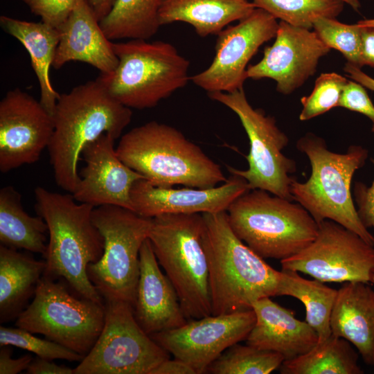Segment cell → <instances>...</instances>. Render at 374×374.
I'll return each instance as SVG.
<instances>
[{"label": "cell", "mask_w": 374, "mask_h": 374, "mask_svg": "<svg viewBox=\"0 0 374 374\" xmlns=\"http://www.w3.org/2000/svg\"><path fill=\"white\" fill-rule=\"evenodd\" d=\"M337 293L338 290L317 279L304 278L296 271H280L277 296H290L303 303L305 321L317 332L318 343L332 335L330 320Z\"/></svg>", "instance_id": "obj_28"}, {"label": "cell", "mask_w": 374, "mask_h": 374, "mask_svg": "<svg viewBox=\"0 0 374 374\" xmlns=\"http://www.w3.org/2000/svg\"><path fill=\"white\" fill-rule=\"evenodd\" d=\"M255 8L248 0H163L159 20L160 26L188 23L199 36L205 37L217 35L229 24L246 17Z\"/></svg>", "instance_id": "obj_25"}, {"label": "cell", "mask_w": 374, "mask_h": 374, "mask_svg": "<svg viewBox=\"0 0 374 374\" xmlns=\"http://www.w3.org/2000/svg\"><path fill=\"white\" fill-rule=\"evenodd\" d=\"M296 148L306 154L312 170L305 182L293 179V201L304 207L318 224L334 221L374 246V236L359 217L351 193L353 177L365 164L368 150L351 145L346 153L334 152L322 138L310 132L298 140Z\"/></svg>", "instance_id": "obj_5"}, {"label": "cell", "mask_w": 374, "mask_h": 374, "mask_svg": "<svg viewBox=\"0 0 374 374\" xmlns=\"http://www.w3.org/2000/svg\"><path fill=\"white\" fill-rule=\"evenodd\" d=\"M91 217L103 237L104 251L97 262L88 265V277L105 301H122L134 307L140 250L152 218L114 205L95 207Z\"/></svg>", "instance_id": "obj_9"}, {"label": "cell", "mask_w": 374, "mask_h": 374, "mask_svg": "<svg viewBox=\"0 0 374 374\" xmlns=\"http://www.w3.org/2000/svg\"><path fill=\"white\" fill-rule=\"evenodd\" d=\"M330 325L332 334L353 345L364 362L374 366V290L346 282L338 290Z\"/></svg>", "instance_id": "obj_23"}, {"label": "cell", "mask_w": 374, "mask_h": 374, "mask_svg": "<svg viewBox=\"0 0 374 374\" xmlns=\"http://www.w3.org/2000/svg\"><path fill=\"white\" fill-rule=\"evenodd\" d=\"M56 280L42 276L33 301L16 319L15 326L84 357L103 330L105 304L74 295L66 281Z\"/></svg>", "instance_id": "obj_10"}, {"label": "cell", "mask_w": 374, "mask_h": 374, "mask_svg": "<svg viewBox=\"0 0 374 374\" xmlns=\"http://www.w3.org/2000/svg\"><path fill=\"white\" fill-rule=\"evenodd\" d=\"M284 357L274 351L235 344L208 368L213 374H269L280 368Z\"/></svg>", "instance_id": "obj_31"}, {"label": "cell", "mask_w": 374, "mask_h": 374, "mask_svg": "<svg viewBox=\"0 0 374 374\" xmlns=\"http://www.w3.org/2000/svg\"><path fill=\"white\" fill-rule=\"evenodd\" d=\"M357 24L362 26L374 28V19L360 20L357 22Z\"/></svg>", "instance_id": "obj_46"}, {"label": "cell", "mask_w": 374, "mask_h": 374, "mask_svg": "<svg viewBox=\"0 0 374 374\" xmlns=\"http://www.w3.org/2000/svg\"><path fill=\"white\" fill-rule=\"evenodd\" d=\"M344 71L350 79L374 91V79L363 72L360 68L346 62Z\"/></svg>", "instance_id": "obj_43"}, {"label": "cell", "mask_w": 374, "mask_h": 374, "mask_svg": "<svg viewBox=\"0 0 374 374\" xmlns=\"http://www.w3.org/2000/svg\"><path fill=\"white\" fill-rule=\"evenodd\" d=\"M2 29L17 39L28 51L40 88L39 102L53 116L60 96L53 88L49 70L59 43L57 28L42 21L32 22L6 15L0 17Z\"/></svg>", "instance_id": "obj_24"}, {"label": "cell", "mask_w": 374, "mask_h": 374, "mask_svg": "<svg viewBox=\"0 0 374 374\" xmlns=\"http://www.w3.org/2000/svg\"><path fill=\"white\" fill-rule=\"evenodd\" d=\"M10 346H1L0 374H17L26 370L33 359L30 355H25L17 359L11 357L12 350Z\"/></svg>", "instance_id": "obj_39"}, {"label": "cell", "mask_w": 374, "mask_h": 374, "mask_svg": "<svg viewBox=\"0 0 374 374\" xmlns=\"http://www.w3.org/2000/svg\"><path fill=\"white\" fill-rule=\"evenodd\" d=\"M169 358L139 326L130 303L105 301L103 330L73 374H150Z\"/></svg>", "instance_id": "obj_12"}, {"label": "cell", "mask_w": 374, "mask_h": 374, "mask_svg": "<svg viewBox=\"0 0 374 374\" xmlns=\"http://www.w3.org/2000/svg\"><path fill=\"white\" fill-rule=\"evenodd\" d=\"M88 1L99 21L109 12L114 1V0Z\"/></svg>", "instance_id": "obj_44"}, {"label": "cell", "mask_w": 374, "mask_h": 374, "mask_svg": "<svg viewBox=\"0 0 374 374\" xmlns=\"http://www.w3.org/2000/svg\"><path fill=\"white\" fill-rule=\"evenodd\" d=\"M312 28L321 40L330 48L339 51L347 62L358 67L362 62V27L356 24L341 23L336 18L319 17Z\"/></svg>", "instance_id": "obj_33"}, {"label": "cell", "mask_w": 374, "mask_h": 374, "mask_svg": "<svg viewBox=\"0 0 374 374\" xmlns=\"http://www.w3.org/2000/svg\"><path fill=\"white\" fill-rule=\"evenodd\" d=\"M348 81L334 72L321 73L317 78L312 93L301 100L300 121H308L337 107Z\"/></svg>", "instance_id": "obj_34"}, {"label": "cell", "mask_w": 374, "mask_h": 374, "mask_svg": "<svg viewBox=\"0 0 374 374\" xmlns=\"http://www.w3.org/2000/svg\"><path fill=\"white\" fill-rule=\"evenodd\" d=\"M279 368L282 374L364 373L351 344L332 334L305 354L285 360Z\"/></svg>", "instance_id": "obj_29"}, {"label": "cell", "mask_w": 374, "mask_h": 374, "mask_svg": "<svg viewBox=\"0 0 374 374\" xmlns=\"http://www.w3.org/2000/svg\"><path fill=\"white\" fill-rule=\"evenodd\" d=\"M35 210L48 226L49 241L44 276L63 278L71 289L85 298L103 302L90 281L87 269L104 251V239L92 221V205L77 202L71 195L35 189Z\"/></svg>", "instance_id": "obj_3"}, {"label": "cell", "mask_w": 374, "mask_h": 374, "mask_svg": "<svg viewBox=\"0 0 374 374\" xmlns=\"http://www.w3.org/2000/svg\"><path fill=\"white\" fill-rule=\"evenodd\" d=\"M115 140L103 134L84 148L81 156L85 166L72 195L77 202L94 207L114 205L132 211V188L144 177L119 159Z\"/></svg>", "instance_id": "obj_18"}, {"label": "cell", "mask_w": 374, "mask_h": 374, "mask_svg": "<svg viewBox=\"0 0 374 374\" xmlns=\"http://www.w3.org/2000/svg\"><path fill=\"white\" fill-rule=\"evenodd\" d=\"M28 374H73V369L58 365L52 360L37 357L26 369Z\"/></svg>", "instance_id": "obj_40"}, {"label": "cell", "mask_w": 374, "mask_h": 374, "mask_svg": "<svg viewBox=\"0 0 374 374\" xmlns=\"http://www.w3.org/2000/svg\"><path fill=\"white\" fill-rule=\"evenodd\" d=\"M278 28L275 17L256 8L236 25L227 26L217 35L211 64L190 80L208 93L243 88L247 64L264 43L275 37Z\"/></svg>", "instance_id": "obj_14"}, {"label": "cell", "mask_w": 374, "mask_h": 374, "mask_svg": "<svg viewBox=\"0 0 374 374\" xmlns=\"http://www.w3.org/2000/svg\"><path fill=\"white\" fill-rule=\"evenodd\" d=\"M280 264L282 269L301 272L323 283H368L374 271V246L326 220L319 223L317 235L309 246Z\"/></svg>", "instance_id": "obj_13"}, {"label": "cell", "mask_w": 374, "mask_h": 374, "mask_svg": "<svg viewBox=\"0 0 374 374\" xmlns=\"http://www.w3.org/2000/svg\"><path fill=\"white\" fill-rule=\"evenodd\" d=\"M113 48L118 65L98 79L114 99L130 109L154 107L190 80L189 61L170 43L132 39L113 42Z\"/></svg>", "instance_id": "obj_7"}, {"label": "cell", "mask_w": 374, "mask_h": 374, "mask_svg": "<svg viewBox=\"0 0 374 374\" xmlns=\"http://www.w3.org/2000/svg\"><path fill=\"white\" fill-rule=\"evenodd\" d=\"M234 233L263 258H290L316 238L319 224L300 204L250 189L226 210Z\"/></svg>", "instance_id": "obj_6"}, {"label": "cell", "mask_w": 374, "mask_h": 374, "mask_svg": "<svg viewBox=\"0 0 374 374\" xmlns=\"http://www.w3.org/2000/svg\"><path fill=\"white\" fill-rule=\"evenodd\" d=\"M53 133V116L39 101L19 88L0 102V171L37 161Z\"/></svg>", "instance_id": "obj_16"}, {"label": "cell", "mask_w": 374, "mask_h": 374, "mask_svg": "<svg viewBox=\"0 0 374 374\" xmlns=\"http://www.w3.org/2000/svg\"><path fill=\"white\" fill-rule=\"evenodd\" d=\"M202 217L212 315L247 310L260 299L277 296L280 271L234 233L226 211Z\"/></svg>", "instance_id": "obj_2"}, {"label": "cell", "mask_w": 374, "mask_h": 374, "mask_svg": "<svg viewBox=\"0 0 374 374\" xmlns=\"http://www.w3.org/2000/svg\"><path fill=\"white\" fill-rule=\"evenodd\" d=\"M140 274L134 305L135 319L149 335L176 328L188 321L172 283L161 270L150 240L140 250Z\"/></svg>", "instance_id": "obj_20"}, {"label": "cell", "mask_w": 374, "mask_h": 374, "mask_svg": "<svg viewBox=\"0 0 374 374\" xmlns=\"http://www.w3.org/2000/svg\"><path fill=\"white\" fill-rule=\"evenodd\" d=\"M250 190L245 179L231 176L223 184L208 188H174L136 181L131 190L132 211L149 218L163 214L213 213L226 211L240 195Z\"/></svg>", "instance_id": "obj_19"}, {"label": "cell", "mask_w": 374, "mask_h": 374, "mask_svg": "<svg viewBox=\"0 0 374 374\" xmlns=\"http://www.w3.org/2000/svg\"><path fill=\"white\" fill-rule=\"evenodd\" d=\"M150 374H197L195 370L186 362L175 358L166 359L157 366Z\"/></svg>", "instance_id": "obj_41"}, {"label": "cell", "mask_w": 374, "mask_h": 374, "mask_svg": "<svg viewBox=\"0 0 374 374\" xmlns=\"http://www.w3.org/2000/svg\"><path fill=\"white\" fill-rule=\"evenodd\" d=\"M46 269L45 260H37L17 249L0 245V322H9L29 305Z\"/></svg>", "instance_id": "obj_26"}, {"label": "cell", "mask_w": 374, "mask_h": 374, "mask_svg": "<svg viewBox=\"0 0 374 374\" xmlns=\"http://www.w3.org/2000/svg\"><path fill=\"white\" fill-rule=\"evenodd\" d=\"M208 96L238 116L249 138L248 168L242 170L228 166L229 172L245 179L250 189L264 190L293 201L290 175L296 170V163L283 152L289 139L277 126L274 118L253 108L243 88L232 92H209Z\"/></svg>", "instance_id": "obj_11"}, {"label": "cell", "mask_w": 374, "mask_h": 374, "mask_svg": "<svg viewBox=\"0 0 374 374\" xmlns=\"http://www.w3.org/2000/svg\"><path fill=\"white\" fill-rule=\"evenodd\" d=\"M371 283H372L374 285V271L372 274L371 278Z\"/></svg>", "instance_id": "obj_47"}, {"label": "cell", "mask_w": 374, "mask_h": 374, "mask_svg": "<svg viewBox=\"0 0 374 374\" xmlns=\"http://www.w3.org/2000/svg\"><path fill=\"white\" fill-rule=\"evenodd\" d=\"M12 346L30 351L37 357L48 360L65 359L81 362L84 357L49 339L38 338L20 328L0 327V346Z\"/></svg>", "instance_id": "obj_35"}, {"label": "cell", "mask_w": 374, "mask_h": 374, "mask_svg": "<svg viewBox=\"0 0 374 374\" xmlns=\"http://www.w3.org/2000/svg\"><path fill=\"white\" fill-rule=\"evenodd\" d=\"M59 43L52 66L57 70L71 61L89 64L110 73L118 65L113 42L103 31L88 0H78L68 18L58 27Z\"/></svg>", "instance_id": "obj_21"}, {"label": "cell", "mask_w": 374, "mask_h": 374, "mask_svg": "<svg viewBox=\"0 0 374 374\" xmlns=\"http://www.w3.org/2000/svg\"><path fill=\"white\" fill-rule=\"evenodd\" d=\"M371 161L374 165V159ZM354 197L357 214L362 224L366 229H374V179L370 186L360 181L355 182Z\"/></svg>", "instance_id": "obj_38"}, {"label": "cell", "mask_w": 374, "mask_h": 374, "mask_svg": "<svg viewBox=\"0 0 374 374\" xmlns=\"http://www.w3.org/2000/svg\"><path fill=\"white\" fill-rule=\"evenodd\" d=\"M163 0H114L109 12L100 20L109 40L148 39L160 26L159 12Z\"/></svg>", "instance_id": "obj_30"}, {"label": "cell", "mask_w": 374, "mask_h": 374, "mask_svg": "<svg viewBox=\"0 0 374 374\" xmlns=\"http://www.w3.org/2000/svg\"><path fill=\"white\" fill-rule=\"evenodd\" d=\"M272 45L265 48L263 57L247 69V78H271L279 93L290 94L317 71L320 59L328 48L310 29L285 21L278 28Z\"/></svg>", "instance_id": "obj_17"}, {"label": "cell", "mask_w": 374, "mask_h": 374, "mask_svg": "<svg viewBox=\"0 0 374 374\" xmlns=\"http://www.w3.org/2000/svg\"><path fill=\"white\" fill-rule=\"evenodd\" d=\"M338 1H340L343 2L344 3L348 4L355 10H358V9L361 6L359 0H338Z\"/></svg>", "instance_id": "obj_45"}, {"label": "cell", "mask_w": 374, "mask_h": 374, "mask_svg": "<svg viewBox=\"0 0 374 374\" xmlns=\"http://www.w3.org/2000/svg\"><path fill=\"white\" fill-rule=\"evenodd\" d=\"M130 108L114 99L97 78L60 94L48 146L56 184L73 193L79 182L84 148L103 134L117 139L131 122Z\"/></svg>", "instance_id": "obj_1"}, {"label": "cell", "mask_w": 374, "mask_h": 374, "mask_svg": "<svg viewBox=\"0 0 374 374\" xmlns=\"http://www.w3.org/2000/svg\"><path fill=\"white\" fill-rule=\"evenodd\" d=\"M202 233V214H163L152 218L148 235L187 319L212 314L208 263Z\"/></svg>", "instance_id": "obj_8"}, {"label": "cell", "mask_w": 374, "mask_h": 374, "mask_svg": "<svg viewBox=\"0 0 374 374\" xmlns=\"http://www.w3.org/2000/svg\"><path fill=\"white\" fill-rule=\"evenodd\" d=\"M48 226L41 217L29 215L21 203V194L12 186L0 190V242L14 249H25L45 255Z\"/></svg>", "instance_id": "obj_27"}, {"label": "cell", "mask_w": 374, "mask_h": 374, "mask_svg": "<svg viewBox=\"0 0 374 374\" xmlns=\"http://www.w3.org/2000/svg\"><path fill=\"white\" fill-rule=\"evenodd\" d=\"M256 322L248 335L247 344L280 354L285 360L303 355L319 341L317 332L294 312L273 301L260 299L252 305Z\"/></svg>", "instance_id": "obj_22"}, {"label": "cell", "mask_w": 374, "mask_h": 374, "mask_svg": "<svg viewBox=\"0 0 374 374\" xmlns=\"http://www.w3.org/2000/svg\"><path fill=\"white\" fill-rule=\"evenodd\" d=\"M337 107L359 112L369 118L373 123L372 131L374 133V105L362 84L348 80Z\"/></svg>", "instance_id": "obj_37"}, {"label": "cell", "mask_w": 374, "mask_h": 374, "mask_svg": "<svg viewBox=\"0 0 374 374\" xmlns=\"http://www.w3.org/2000/svg\"><path fill=\"white\" fill-rule=\"evenodd\" d=\"M255 322V313L249 309L191 319L180 327L150 336L201 374L226 349L246 339Z\"/></svg>", "instance_id": "obj_15"}, {"label": "cell", "mask_w": 374, "mask_h": 374, "mask_svg": "<svg viewBox=\"0 0 374 374\" xmlns=\"http://www.w3.org/2000/svg\"><path fill=\"white\" fill-rule=\"evenodd\" d=\"M42 21L55 28L69 16L78 0H22Z\"/></svg>", "instance_id": "obj_36"}, {"label": "cell", "mask_w": 374, "mask_h": 374, "mask_svg": "<svg viewBox=\"0 0 374 374\" xmlns=\"http://www.w3.org/2000/svg\"><path fill=\"white\" fill-rule=\"evenodd\" d=\"M276 19L289 24L311 29L319 17L336 18L344 9L338 0H252Z\"/></svg>", "instance_id": "obj_32"}, {"label": "cell", "mask_w": 374, "mask_h": 374, "mask_svg": "<svg viewBox=\"0 0 374 374\" xmlns=\"http://www.w3.org/2000/svg\"><path fill=\"white\" fill-rule=\"evenodd\" d=\"M119 159L151 184L208 188L225 182L221 166L175 127L155 121L125 134L116 148Z\"/></svg>", "instance_id": "obj_4"}, {"label": "cell", "mask_w": 374, "mask_h": 374, "mask_svg": "<svg viewBox=\"0 0 374 374\" xmlns=\"http://www.w3.org/2000/svg\"><path fill=\"white\" fill-rule=\"evenodd\" d=\"M360 26L362 27L361 55L362 64L374 68V28Z\"/></svg>", "instance_id": "obj_42"}]
</instances>
